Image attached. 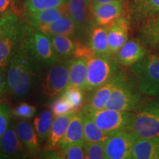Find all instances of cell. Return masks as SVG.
<instances>
[{"instance_id":"6da1fadb","label":"cell","mask_w":159,"mask_h":159,"mask_svg":"<svg viewBox=\"0 0 159 159\" xmlns=\"http://www.w3.org/2000/svg\"><path fill=\"white\" fill-rule=\"evenodd\" d=\"M8 65L7 80L9 91L17 97L26 96L36 83L41 65L30 55L25 41L12 57Z\"/></svg>"},{"instance_id":"7a4b0ae2","label":"cell","mask_w":159,"mask_h":159,"mask_svg":"<svg viewBox=\"0 0 159 159\" xmlns=\"http://www.w3.org/2000/svg\"><path fill=\"white\" fill-rule=\"evenodd\" d=\"M116 83L105 108L120 111H139L144 105L141 92L122 73H116Z\"/></svg>"},{"instance_id":"3957f363","label":"cell","mask_w":159,"mask_h":159,"mask_svg":"<svg viewBox=\"0 0 159 159\" xmlns=\"http://www.w3.org/2000/svg\"><path fill=\"white\" fill-rule=\"evenodd\" d=\"M131 71L136 77L139 90L148 96L159 97V57L144 56L131 66Z\"/></svg>"},{"instance_id":"277c9868","label":"cell","mask_w":159,"mask_h":159,"mask_svg":"<svg viewBox=\"0 0 159 159\" xmlns=\"http://www.w3.org/2000/svg\"><path fill=\"white\" fill-rule=\"evenodd\" d=\"M86 91L91 92L94 89L108 83L116 75L119 63L111 55L94 54L87 59Z\"/></svg>"},{"instance_id":"5b68a950","label":"cell","mask_w":159,"mask_h":159,"mask_svg":"<svg viewBox=\"0 0 159 159\" xmlns=\"http://www.w3.org/2000/svg\"><path fill=\"white\" fill-rule=\"evenodd\" d=\"M129 132L136 139L159 138V103L150 101L134 115Z\"/></svg>"},{"instance_id":"8992f818","label":"cell","mask_w":159,"mask_h":159,"mask_svg":"<svg viewBox=\"0 0 159 159\" xmlns=\"http://www.w3.org/2000/svg\"><path fill=\"white\" fill-rule=\"evenodd\" d=\"M24 41L30 55L41 66H52L61 61L48 35L30 27Z\"/></svg>"},{"instance_id":"52a82bcc","label":"cell","mask_w":159,"mask_h":159,"mask_svg":"<svg viewBox=\"0 0 159 159\" xmlns=\"http://www.w3.org/2000/svg\"><path fill=\"white\" fill-rule=\"evenodd\" d=\"M84 107L97 126L107 134L112 135L120 131L129 132L135 115L133 113L109 108L92 111L86 105H84Z\"/></svg>"},{"instance_id":"ba28073f","label":"cell","mask_w":159,"mask_h":159,"mask_svg":"<svg viewBox=\"0 0 159 159\" xmlns=\"http://www.w3.org/2000/svg\"><path fill=\"white\" fill-rule=\"evenodd\" d=\"M69 61L55 63L52 66L43 80L41 88L45 97H54L62 92L69 85Z\"/></svg>"},{"instance_id":"9c48e42d","label":"cell","mask_w":159,"mask_h":159,"mask_svg":"<svg viewBox=\"0 0 159 159\" xmlns=\"http://www.w3.org/2000/svg\"><path fill=\"white\" fill-rule=\"evenodd\" d=\"M136 139L128 131H120L111 135L105 142L106 158L108 159L130 158Z\"/></svg>"},{"instance_id":"30bf717a","label":"cell","mask_w":159,"mask_h":159,"mask_svg":"<svg viewBox=\"0 0 159 159\" xmlns=\"http://www.w3.org/2000/svg\"><path fill=\"white\" fill-rule=\"evenodd\" d=\"M27 153L16 134L15 124L11 122L8 129L0 138V158H21Z\"/></svg>"},{"instance_id":"8fae6325","label":"cell","mask_w":159,"mask_h":159,"mask_svg":"<svg viewBox=\"0 0 159 159\" xmlns=\"http://www.w3.org/2000/svg\"><path fill=\"white\" fill-rule=\"evenodd\" d=\"M122 0L92 6V14L97 25L108 27L122 16L123 12Z\"/></svg>"},{"instance_id":"7c38bea8","label":"cell","mask_w":159,"mask_h":159,"mask_svg":"<svg viewBox=\"0 0 159 159\" xmlns=\"http://www.w3.org/2000/svg\"><path fill=\"white\" fill-rule=\"evenodd\" d=\"M69 14L76 26L77 33H83L88 30L91 23L92 7L85 0H68Z\"/></svg>"},{"instance_id":"4fadbf2b","label":"cell","mask_w":159,"mask_h":159,"mask_svg":"<svg viewBox=\"0 0 159 159\" xmlns=\"http://www.w3.org/2000/svg\"><path fill=\"white\" fill-rule=\"evenodd\" d=\"M129 22L124 16H120L108 27V41L111 54H116L128 38Z\"/></svg>"},{"instance_id":"5bb4252c","label":"cell","mask_w":159,"mask_h":159,"mask_svg":"<svg viewBox=\"0 0 159 159\" xmlns=\"http://www.w3.org/2000/svg\"><path fill=\"white\" fill-rule=\"evenodd\" d=\"M67 13H69L68 5L67 2H66L54 8L28 13L27 22L33 29L39 30L41 27L49 25Z\"/></svg>"},{"instance_id":"9a60e30c","label":"cell","mask_w":159,"mask_h":159,"mask_svg":"<svg viewBox=\"0 0 159 159\" xmlns=\"http://www.w3.org/2000/svg\"><path fill=\"white\" fill-rule=\"evenodd\" d=\"M85 142L83 128V114L82 110L75 112L71 118L66 134L59 144L61 150L70 144Z\"/></svg>"},{"instance_id":"2e32d148","label":"cell","mask_w":159,"mask_h":159,"mask_svg":"<svg viewBox=\"0 0 159 159\" xmlns=\"http://www.w3.org/2000/svg\"><path fill=\"white\" fill-rule=\"evenodd\" d=\"M19 138L29 154L34 156L39 152L40 142L35 129L27 120H21L15 125Z\"/></svg>"},{"instance_id":"e0dca14e","label":"cell","mask_w":159,"mask_h":159,"mask_svg":"<svg viewBox=\"0 0 159 159\" xmlns=\"http://www.w3.org/2000/svg\"><path fill=\"white\" fill-rule=\"evenodd\" d=\"M75 112H71L63 116H55L52 125L50 133L47 140L46 150H55L59 149V144L64 136L71 118Z\"/></svg>"},{"instance_id":"ac0fdd59","label":"cell","mask_w":159,"mask_h":159,"mask_svg":"<svg viewBox=\"0 0 159 159\" xmlns=\"http://www.w3.org/2000/svg\"><path fill=\"white\" fill-rule=\"evenodd\" d=\"M88 63L87 59L75 57L69 61V85L86 91Z\"/></svg>"},{"instance_id":"d6986e66","label":"cell","mask_w":159,"mask_h":159,"mask_svg":"<svg viewBox=\"0 0 159 159\" xmlns=\"http://www.w3.org/2000/svg\"><path fill=\"white\" fill-rule=\"evenodd\" d=\"M145 49L136 41H127L116 52V61L124 66H132L145 56Z\"/></svg>"},{"instance_id":"ffe728a7","label":"cell","mask_w":159,"mask_h":159,"mask_svg":"<svg viewBox=\"0 0 159 159\" xmlns=\"http://www.w3.org/2000/svg\"><path fill=\"white\" fill-rule=\"evenodd\" d=\"M130 158L159 159V138L136 139Z\"/></svg>"},{"instance_id":"44dd1931","label":"cell","mask_w":159,"mask_h":159,"mask_svg":"<svg viewBox=\"0 0 159 159\" xmlns=\"http://www.w3.org/2000/svg\"><path fill=\"white\" fill-rule=\"evenodd\" d=\"M38 30L49 35H67L71 37L77 33L75 24L69 13L49 25L43 26Z\"/></svg>"},{"instance_id":"7402d4cb","label":"cell","mask_w":159,"mask_h":159,"mask_svg":"<svg viewBox=\"0 0 159 159\" xmlns=\"http://www.w3.org/2000/svg\"><path fill=\"white\" fill-rule=\"evenodd\" d=\"M115 76L108 83L91 91V96L89 97L88 102L85 105L89 109L92 111H97L105 108L116 83Z\"/></svg>"},{"instance_id":"603a6c76","label":"cell","mask_w":159,"mask_h":159,"mask_svg":"<svg viewBox=\"0 0 159 159\" xmlns=\"http://www.w3.org/2000/svg\"><path fill=\"white\" fill-rule=\"evenodd\" d=\"M25 38L0 33V66L5 68Z\"/></svg>"},{"instance_id":"cb8c5ba5","label":"cell","mask_w":159,"mask_h":159,"mask_svg":"<svg viewBox=\"0 0 159 159\" xmlns=\"http://www.w3.org/2000/svg\"><path fill=\"white\" fill-rule=\"evenodd\" d=\"M142 43L150 47H159V14L148 18L139 30Z\"/></svg>"},{"instance_id":"d4e9b609","label":"cell","mask_w":159,"mask_h":159,"mask_svg":"<svg viewBox=\"0 0 159 159\" xmlns=\"http://www.w3.org/2000/svg\"><path fill=\"white\" fill-rule=\"evenodd\" d=\"M89 46L95 54L111 55L108 41V27L97 25L91 29Z\"/></svg>"},{"instance_id":"484cf974","label":"cell","mask_w":159,"mask_h":159,"mask_svg":"<svg viewBox=\"0 0 159 159\" xmlns=\"http://www.w3.org/2000/svg\"><path fill=\"white\" fill-rule=\"evenodd\" d=\"M82 111L83 114V128L85 142H105L111 135L107 134L97 126L85 107L83 108Z\"/></svg>"},{"instance_id":"4316f807","label":"cell","mask_w":159,"mask_h":159,"mask_svg":"<svg viewBox=\"0 0 159 159\" xmlns=\"http://www.w3.org/2000/svg\"><path fill=\"white\" fill-rule=\"evenodd\" d=\"M55 53L61 60L74 55L77 41L67 35H49Z\"/></svg>"},{"instance_id":"83f0119b","label":"cell","mask_w":159,"mask_h":159,"mask_svg":"<svg viewBox=\"0 0 159 159\" xmlns=\"http://www.w3.org/2000/svg\"><path fill=\"white\" fill-rule=\"evenodd\" d=\"M54 118L52 111H44L34 119V128L41 142L48 139Z\"/></svg>"},{"instance_id":"f1b7e54d","label":"cell","mask_w":159,"mask_h":159,"mask_svg":"<svg viewBox=\"0 0 159 159\" xmlns=\"http://www.w3.org/2000/svg\"><path fill=\"white\" fill-rule=\"evenodd\" d=\"M84 91L83 89L77 87L68 85L67 88L63 91L62 94L66 98L68 99L73 111L75 112L81 111L84 107L85 97Z\"/></svg>"},{"instance_id":"f546056e","label":"cell","mask_w":159,"mask_h":159,"mask_svg":"<svg viewBox=\"0 0 159 159\" xmlns=\"http://www.w3.org/2000/svg\"><path fill=\"white\" fill-rule=\"evenodd\" d=\"M135 10L139 16L150 18L159 14V0H135Z\"/></svg>"},{"instance_id":"4dcf8cb0","label":"cell","mask_w":159,"mask_h":159,"mask_svg":"<svg viewBox=\"0 0 159 159\" xmlns=\"http://www.w3.org/2000/svg\"><path fill=\"white\" fill-rule=\"evenodd\" d=\"M68 0H24L25 7L28 13L59 7Z\"/></svg>"},{"instance_id":"1f68e13d","label":"cell","mask_w":159,"mask_h":159,"mask_svg":"<svg viewBox=\"0 0 159 159\" xmlns=\"http://www.w3.org/2000/svg\"><path fill=\"white\" fill-rule=\"evenodd\" d=\"M85 158L104 159L106 158L105 142H85Z\"/></svg>"},{"instance_id":"d6a6232c","label":"cell","mask_w":159,"mask_h":159,"mask_svg":"<svg viewBox=\"0 0 159 159\" xmlns=\"http://www.w3.org/2000/svg\"><path fill=\"white\" fill-rule=\"evenodd\" d=\"M84 143H76L70 144L63 150H59L61 158L83 159L85 158Z\"/></svg>"},{"instance_id":"836d02e7","label":"cell","mask_w":159,"mask_h":159,"mask_svg":"<svg viewBox=\"0 0 159 159\" xmlns=\"http://www.w3.org/2000/svg\"><path fill=\"white\" fill-rule=\"evenodd\" d=\"M50 108L52 113L55 117L68 114L71 112H75L68 99L63 94H61V96L58 98L55 99L54 102L51 104Z\"/></svg>"},{"instance_id":"e575fe53","label":"cell","mask_w":159,"mask_h":159,"mask_svg":"<svg viewBox=\"0 0 159 159\" xmlns=\"http://www.w3.org/2000/svg\"><path fill=\"white\" fill-rule=\"evenodd\" d=\"M12 112H13V114L18 118L27 119H30L34 116L36 113V108L33 105L23 102L17 105Z\"/></svg>"},{"instance_id":"d590c367","label":"cell","mask_w":159,"mask_h":159,"mask_svg":"<svg viewBox=\"0 0 159 159\" xmlns=\"http://www.w3.org/2000/svg\"><path fill=\"white\" fill-rule=\"evenodd\" d=\"M12 113L7 105L0 104V138L11 124Z\"/></svg>"},{"instance_id":"8d00e7d4","label":"cell","mask_w":159,"mask_h":159,"mask_svg":"<svg viewBox=\"0 0 159 159\" xmlns=\"http://www.w3.org/2000/svg\"><path fill=\"white\" fill-rule=\"evenodd\" d=\"M95 53L91 50V49L85 44L80 43V41H77V47L74 53L75 57H83V58L88 59L89 57L92 56Z\"/></svg>"},{"instance_id":"74e56055","label":"cell","mask_w":159,"mask_h":159,"mask_svg":"<svg viewBox=\"0 0 159 159\" xmlns=\"http://www.w3.org/2000/svg\"><path fill=\"white\" fill-rule=\"evenodd\" d=\"M19 0H0V17L7 11L17 9Z\"/></svg>"},{"instance_id":"f35d334b","label":"cell","mask_w":159,"mask_h":159,"mask_svg":"<svg viewBox=\"0 0 159 159\" xmlns=\"http://www.w3.org/2000/svg\"><path fill=\"white\" fill-rule=\"evenodd\" d=\"M3 67L0 66V96H2L8 89L7 86V75H5Z\"/></svg>"},{"instance_id":"ab89813d","label":"cell","mask_w":159,"mask_h":159,"mask_svg":"<svg viewBox=\"0 0 159 159\" xmlns=\"http://www.w3.org/2000/svg\"><path fill=\"white\" fill-rule=\"evenodd\" d=\"M114 1H118V0H94V2H93V4H92V6L99 5V4L111 2H114Z\"/></svg>"},{"instance_id":"60d3db41","label":"cell","mask_w":159,"mask_h":159,"mask_svg":"<svg viewBox=\"0 0 159 159\" xmlns=\"http://www.w3.org/2000/svg\"><path fill=\"white\" fill-rule=\"evenodd\" d=\"M85 2H86V3L88 4L89 5H90L91 7H92V4H93V2H94V0H85Z\"/></svg>"}]
</instances>
